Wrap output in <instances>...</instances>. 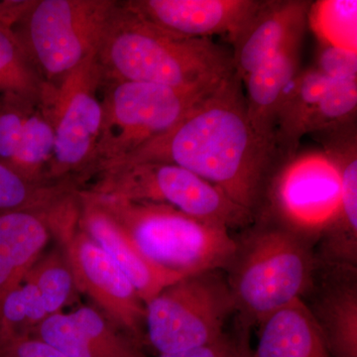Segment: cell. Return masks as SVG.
I'll list each match as a JSON object with an SVG mask.
<instances>
[{"label": "cell", "instance_id": "6da1fadb", "mask_svg": "<svg viewBox=\"0 0 357 357\" xmlns=\"http://www.w3.org/2000/svg\"><path fill=\"white\" fill-rule=\"evenodd\" d=\"M243 86L232 73L170 131L105 170L142 162L174 164L215 185L255 218L282 156L251 126Z\"/></svg>", "mask_w": 357, "mask_h": 357}, {"label": "cell", "instance_id": "7a4b0ae2", "mask_svg": "<svg viewBox=\"0 0 357 357\" xmlns=\"http://www.w3.org/2000/svg\"><path fill=\"white\" fill-rule=\"evenodd\" d=\"M103 81L142 82L206 91L234 72L231 51L208 38H188L115 1L96 52Z\"/></svg>", "mask_w": 357, "mask_h": 357}, {"label": "cell", "instance_id": "3957f363", "mask_svg": "<svg viewBox=\"0 0 357 357\" xmlns=\"http://www.w3.org/2000/svg\"><path fill=\"white\" fill-rule=\"evenodd\" d=\"M236 238V249L225 268L237 318L258 326L268 316L311 290L318 261L314 246L266 218Z\"/></svg>", "mask_w": 357, "mask_h": 357}, {"label": "cell", "instance_id": "277c9868", "mask_svg": "<svg viewBox=\"0 0 357 357\" xmlns=\"http://www.w3.org/2000/svg\"><path fill=\"white\" fill-rule=\"evenodd\" d=\"M82 192L119 222L149 261L166 271L187 277L225 270L236 252V238L229 230L201 222L171 206Z\"/></svg>", "mask_w": 357, "mask_h": 357}, {"label": "cell", "instance_id": "5b68a950", "mask_svg": "<svg viewBox=\"0 0 357 357\" xmlns=\"http://www.w3.org/2000/svg\"><path fill=\"white\" fill-rule=\"evenodd\" d=\"M105 84L102 128L89 178L170 131L218 86L192 91L142 82Z\"/></svg>", "mask_w": 357, "mask_h": 357}, {"label": "cell", "instance_id": "8992f818", "mask_svg": "<svg viewBox=\"0 0 357 357\" xmlns=\"http://www.w3.org/2000/svg\"><path fill=\"white\" fill-rule=\"evenodd\" d=\"M82 191L96 197L135 203L165 204L201 222L227 230L244 229L255 215L215 185L182 167L142 162L114 167Z\"/></svg>", "mask_w": 357, "mask_h": 357}, {"label": "cell", "instance_id": "52a82bcc", "mask_svg": "<svg viewBox=\"0 0 357 357\" xmlns=\"http://www.w3.org/2000/svg\"><path fill=\"white\" fill-rule=\"evenodd\" d=\"M112 0H35L13 28L40 79L56 89L96 54Z\"/></svg>", "mask_w": 357, "mask_h": 357}, {"label": "cell", "instance_id": "ba28073f", "mask_svg": "<svg viewBox=\"0 0 357 357\" xmlns=\"http://www.w3.org/2000/svg\"><path fill=\"white\" fill-rule=\"evenodd\" d=\"M236 312L227 275L211 270L180 279L145 303V337L158 356L217 342Z\"/></svg>", "mask_w": 357, "mask_h": 357}, {"label": "cell", "instance_id": "9c48e42d", "mask_svg": "<svg viewBox=\"0 0 357 357\" xmlns=\"http://www.w3.org/2000/svg\"><path fill=\"white\" fill-rule=\"evenodd\" d=\"M340 199V174L331 157L323 150L298 151L275 168L256 217L290 230L314 249L337 218Z\"/></svg>", "mask_w": 357, "mask_h": 357}, {"label": "cell", "instance_id": "30bf717a", "mask_svg": "<svg viewBox=\"0 0 357 357\" xmlns=\"http://www.w3.org/2000/svg\"><path fill=\"white\" fill-rule=\"evenodd\" d=\"M103 84L96 54L75 68L54 89L50 109L55 147L47 169V183L88 180L102 121L98 91Z\"/></svg>", "mask_w": 357, "mask_h": 357}, {"label": "cell", "instance_id": "8fae6325", "mask_svg": "<svg viewBox=\"0 0 357 357\" xmlns=\"http://www.w3.org/2000/svg\"><path fill=\"white\" fill-rule=\"evenodd\" d=\"M79 211H70L52 227L69 262L77 290L98 311L135 340L146 342L145 304L133 284L98 244L79 229Z\"/></svg>", "mask_w": 357, "mask_h": 357}, {"label": "cell", "instance_id": "7c38bea8", "mask_svg": "<svg viewBox=\"0 0 357 357\" xmlns=\"http://www.w3.org/2000/svg\"><path fill=\"white\" fill-rule=\"evenodd\" d=\"M312 2L259 0L230 41L234 73L241 81L282 51L302 44Z\"/></svg>", "mask_w": 357, "mask_h": 357}, {"label": "cell", "instance_id": "4fadbf2b", "mask_svg": "<svg viewBox=\"0 0 357 357\" xmlns=\"http://www.w3.org/2000/svg\"><path fill=\"white\" fill-rule=\"evenodd\" d=\"M323 151L335 162L342 180V199L337 218L314 246L319 265L356 267L357 131L356 122L312 134Z\"/></svg>", "mask_w": 357, "mask_h": 357}, {"label": "cell", "instance_id": "5bb4252c", "mask_svg": "<svg viewBox=\"0 0 357 357\" xmlns=\"http://www.w3.org/2000/svg\"><path fill=\"white\" fill-rule=\"evenodd\" d=\"M129 8L167 31L188 38L236 36L259 0H129Z\"/></svg>", "mask_w": 357, "mask_h": 357}, {"label": "cell", "instance_id": "9a60e30c", "mask_svg": "<svg viewBox=\"0 0 357 357\" xmlns=\"http://www.w3.org/2000/svg\"><path fill=\"white\" fill-rule=\"evenodd\" d=\"M302 301L333 357H357V268L319 265Z\"/></svg>", "mask_w": 357, "mask_h": 357}, {"label": "cell", "instance_id": "2e32d148", "mask_svg": "<svg viewBox=\"0 0 357 357\" xmlns=\"http://www.w3.org/2000/svg\"><path fill=\"white\" fill-rule=\"evenodd\" d=\"M33 337L68 357H147L141 345L91 307H81L70 314H51Z\"/></svg>", "mask_w": 357, "mask_h": 357}, {"label": "cell", "instance_id": "e0dca14e", "mask_svg": "<svg viewBox=\"0 0 357 357\" xmlns=\"http://www.w3.org/2000/svg\"><path fill=\"white\" fill-rule=\"evenodd\" d=\"M79 229L112 258L147 303L163 289L184 278L153 264L140 252L123 229L95 199L77 191Z\"/></svg>", "mask_w": 357, "mask_h": 357}, {"label": "cell", "instance_id": "ac0fdd59", "mask_svg": "<svg viewBox=\"0 0 357 357\" xmlns=\"http://www.w3.org/2000/svg\"><path fill=\"white\" fill-rule=\"evenodd\" d=\"M301 45H294L259 66L243 79L246 109L255 132L277 148V117L301 70ZM278 149V148H277Z\"/></svg>", "mask_w": 357, "mask_h": 357}, {"label": "cell", "instance_id": "d6986e66", "mask_svg": "<svg viewBox=\"0 0 357 357\" xmlns=\"http://www.w3.org/2000/svg\"><path fill=\"white\" fill-rule=\"evenodd\" d=\"M51 236L46 213H0V312L9 294L24 282Z\"/></svg>", "mask_w": 357, "mask_h": 357}, {"label": "cell", "instance_id": "ffe728a7", "mask_svg": "<svg viewBox=\"0 0 357 357\" xmlns=\"http://www.w3.org/2000/svg\"><path fill=\"white\" fill-rule=\"evenodd\" d=\"M258 326L255 357H333L302 300L273 312Z\"/></svg>", "mask_w": 357, "mask_h": 357}, {"label": "cell", "instance_id": "44dd1931", "mask_svg": "<svg viewBox=\"0 0 357 357\" xmlns=\"http://www.w3.org/2000/svg\"><path fill=\"white\" fill-rule=\"evenodd\" d=\"M331 82L314 66L301 70L277 117L275 142L282 158L292 157L299 151L310 117Z\"/></svg>", "mask_w": 357, "mask_h": 357}, {"label": "cell", "instance_id": "7402d4cb", "mask_svg": "<svg viewBox=\"0 0 357 357\" xmlns=\"http://www.w3.org/2000/svg\"><path fill=\"white\" fill-rule=\"evenodd\" d=\"M77 191L74 181L31 182L0 162V213L25 211L49 215Z\"/></svg>", "mask_w": 357, "mask_h": 357}, {"label": "cell", "instance_id": "603a6c76", "mask_svg": "<svg viewBox=\"0 0 357 357\" xmlns=\"http://www.w3.org/2000/svg\"><path fill=\"white\" fill-rule=\"evenodd\" d=\"M55 147V133L48 100L37 103L26 119L17 151L9 167L34 183L45 181Z\"/></svg>", "mask_w": 357, "mask_h": 357}, {"label": "cell", "instance_id": "cb8c5ba5", "mask_svg": "<svg viewBox=\"0 0 357 357\" xmlns=\"http://www.w3.org/2000/svg\"><path fill=\"white\" fill-rule=\"evenodd\" d=\"M0 89L6 95L43 102L51 89L40 79L11 26L0 21Z\"/></svg>", "mask_w": 357, "mask_h": 357}, {"label": "cell", "instance_id": "d4e9b609", "mask_svg": "<svg viewBox=\"0 0 357 357\" xmlns=\"http://www.w3.org/2000/svg\"><path fill=\"white\" fill-rule=\"evenodd\" d=\"M356 0L312 2L307 24L323 46L356 52Z\"/></svg>", "mask_w": 357, "mask_h": 357}, {"label": "cell", "instance_id": "484cf974", "mask_svg": "<svg viewBox=\"0 0 357 357\" xmlns=\"http://www.w3.org/2000/svg\"><path fill=\"white\" fill-rule=\"evenodd\" d=\"M48 317L38 290L23 282L9 294L0 312V351L13 340L31 337Z\"/></svg>", "mask_w": 357, "mask_h": 357}, {"label": "cell", "instance_id": "4316f807", "mask_svg": "<svg viewBox=\"0 0 357 357\" xmlns=\"http://www.w3.org/2000/svg\"><path fill=\"white\" fill-rule=\"evenodd\" d=\"M24 282L36 287L49 316L62 311L77 291L74 275L64 251L55 250L40 256L26 275Z\"/></svg>", "mask_w": 357, "mask_h": 357}, {"label": "cell", "instance_id": "83f0119b", "mask_svg": "<svg viewBox=\"0 0 357 357\" xmlns=\"http://www.w3.org/2000/svg\"><path fill=\"white\" fill-rule=\"evenodd\" d=\"M357 77L331 82L307 122L306 134H314L356 122Z\"/></svg>", "mask_w": 357, "mask_h": 357}, {"label": "cell", "instance_id": "f1b7e54d", "mask_svg": "<svg viewBox=\"0 0 357 357\" xmlns=\"http://www.w3.org/2000/svg\"><path fill=\"white\" fill-rule=\"evenodd\" d=\"M37 103L39 102L6 95L0 107V162L2 163L8 165L13 159L20 143L26 119Z\"/></svg>", "mask_w": 357, "mask_h": 357}, {"label": "cell", "instance_id": "f546056e", "mask_svg": "<svg viewBox=\"0 0 357 357\" xmlns=\"http://www.w3.org/2000/svg\"><path fill=\"white\" fill-rule=\"evenodd\" d=\"M314 67L331 81L357 77V53L321 45Z\"/></svg>", "mask_w": 357, "mask_h": 357}, {"label": "cell", "instance_id": "4dcf8cb0", "mask_svg": "<svg viewBox=\"0 0 357 357\" xmlns=\"http://www.w3.org/2000/svg\"><path fill=\"white\" fill-rule=\"evenodd\" d=\"M0 357H68L51 344L36 337H26L13 340L6 345Z\"/></svg>", "mask_w": 357, "mask_h": 357}, {"label": "cell", "instance_id": "1f68e13d", "mask_svg": "<svg viewBox=\"0 0 357 357\" xmlns=\"http://www.w3.org/2000/svg\"><path fill=\"white\" fill-rule=\"evenodd\" d=\"M236 337L225 333L220 340L213 344L204 345L181 354H166L158 357H236Z\"/></svg>", "mask_w": 357, "mask_h": 357}, {"label": "cell", "instance_id": "d6a6232c", "mask_svg": "<svg viewBox=\"0 0 357 357\" xmlns=\"http://www.w3.org/2000/svg\"><path fill=\"white\" fill-rule=\"evenodd\" d=\"M236 328V356L255 357L253 347H251L250 333L251 326L248 321L237 318Z\"/></svg>", "mask_w": 357, "mask_h": 357}]
</instances>
